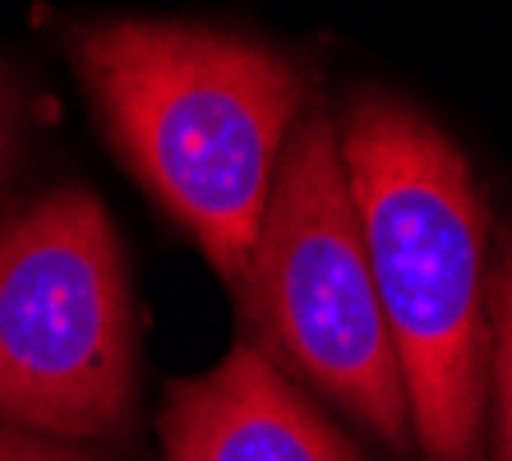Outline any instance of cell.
I'll return each instance as SVG.
<instances>
[{
    "label": "cell",
    "instance_id": "cell-1",
    "mask_svg": "<svg viewBox=\"0 0 512 461\" xmlns=\"http://www.w3.org/2000/svg\"><path fill=\"white\" fill-rule=\"evenodd\" d=\"M65 47L116 157L236 286L310 107L305 74L268 42L171 19L79 24Z\"/></svg>",
    "mask_w": 512,
    "mask_h": 461
},
{
    "label": "cell",
    "instance_id": "cell-2",
    "mask_svg": "<svg viewBox=\"0 0 512 461\" xmlns=\"http://www.w3.org/2000/svg\"><path fill=\"white\" fill-rule=\"evenodd\" d=\"M337 139L402 365L416 452L425 461H480L489 217L471 162L425 111L379 88L346 102Z\"/></svg>",
    "mask_w": 512,
    "mask_h": 461
},
{
    "label": "cell",
    "instance_id": "cell-3",
    "mask_svg": "<svg viewBox=\"0 0 512 461\" xmlns=\"http://www.w3.org/2000/svg\"><path fill=\"white\" fill-rule=\"evenodd\" d=\"M231 291L254 346L383 452L416 457L411 402L360 236L337 120L314 97L282 148L250 263Z\"/></svg>",
    "mask_w": 512,
    "mask_h": 461
},
{
    "label": "cell",
    "instance_id": "cell-4",
    "mask_svg": "<svg viewBox=\"0 0 512 461\" xmlns=\"http://www.w3.org/2000/svg\"><path fill=\"white\" fill-rule=\"evenodd\" d=\"M134 411V305L97 194L60 185L0 217V429L93 443Z\"/></svg>",
    "mask_w": 512,
    "mask_h": 461
},
{
    "label": "cell",
    "instance_id": "cell-5",
    "mask_svg": "<svg viewBox=\"0 0 512 461\" xmlns=\"http://www.w3.org/2000/svg\"><path fill=\"white\" fill-rule=\"evenodd\" d=\"M157 434L162 461H370L250 337H240L208 374L171 383Z\"/></svg>",
    "mask_w": 512,
    "mask_h": 461
},
{
    "label": "cell",
    "instance_id": "cell-6",
    "mask_svg": "<svg viewBox=\"0 0 512 461\" xmlns=\"http://www.w3.org/2000/svg\"><path fill=\"white\" fill-rule=\"evenodd\" d=\"M489 374L499 406V461H512V236L489 286Z\"/></svg>",
    "mask_w": 512,
    "mask_h": 461
},
{
    "label": "cell",
    "instance_id": "cell-7",
    "mask_svg": "<svg viewBox=\"0 0 512 461\" xmlns=\"http://www.w3.org/2000/svg\"><path fill=\"white\" fill-rule=\"evenodd\" d=\"M0 461H107L88 443H60V438L24 434V429H0Z\"/></svg>",
    "mask_w": 512,
    "mask_h": 461
},
{
    "label": "cell",
    "instance_id": "cell-8",
    "mask_svg": "<svg viewBox=\"0 0 512 461\" xmlns=\"http://www.w3.org/2000/svg\"><path fill=\"white\" fill-rule=\"evenodd\" d=\"M19 125H24V102L5 74H0V176L10 171L14 153H19Z\"/></svg>",
    "mask_w": 512,
    "mask_h": 461
}]
</instances>
